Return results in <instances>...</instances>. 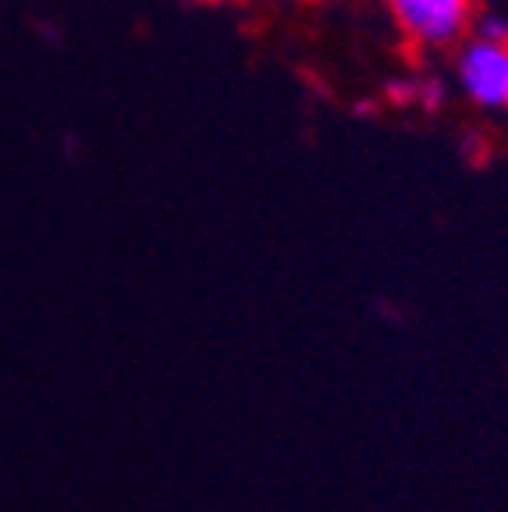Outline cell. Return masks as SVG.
<instances>
[{
    "instance_id": "6da1fadb",
    "label": "cell",
    "mask_w": 508,
    "mask_h": 512,
    "mask_svg": "<svg viewBox=\"0 0 508 512\" xmlns=\"http://www.w3.org/2000/svg\"><path fill=\"white\" fill-rule=\"evenodd\" d=\"M398 36L416 54H452L473 29L477 0H381Z\"/></svg>"
},
{
    "instance_id": "7a4b0ae2",
    "label": "cell",
    "mask_w": 508,
    "mask_h": 512,
    "mask_svg": "<svg viewBox=\"0 0 508 512\" xmlns=\"http://www.w3.org/2000/svg\"><path fill=\"white\" fill-rule=\"evenodd\" d=\"M452 86L477 111H501L508 93V47L466 36L452 50Z\"/></svg>"
},
{
    "instance_id": "3957f363",
    "label": "cell",
    "mask_w": 508,
    "mask_h": 512,
    "mask_svg": "<svg viewBox=\"0 0 508 512\" xmlns=\"http://www.w3.org/2000/svg\"><path fill=\"white\" fill-rule=\"evenodd\" d=\"M452 104V82L441 72H413V111L441 114Z\"/></svg>"
},
{
    "instance_id": "277c9868",
    "label": "cell",
    "mask_w": 508,
    "mask_h": 512,
    "mask_svg": "<svg viewBox=\"0 0 508 512\" xmlns=\"http://www.w3.org/2000/svg\"><path fill=\"white\" fill-rule=\"evenodd\" d=\"M469 36L498 43V47H508V11L505 8H477V18H473Z\"/></svg>"
},
{
    "instance_id": "5b68a950",
    "label": "cell",
    "mask_w": 508,
    "mask_h": 512,
    "mask_svg": "<svg viewBox=\"0 0 508 512\" xmlns=\"http://www.w3.org/2000/svg\"><path fill=\"white\" fill-rule=\"evenodd\" d=\"M501 111H508V93H505V107H501Z\"/></svg>"
},
{
    "instance_id": "8992f818",
    "label": "cell",
    "mask_w": 508,
    "mask_h": 512,
    "mask_svg": "<svg viewBox=\"0 0 508 512\" xmlns=\"http://www.w3.org/2000/svg\"><path fill=\"white\" fill-rule=\"evenodd\" d=\"M210 4H221V0H210Z\"/></svg>"
}]
</instances>
